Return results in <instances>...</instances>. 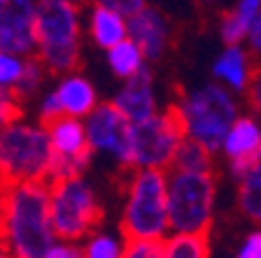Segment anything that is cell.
I'll use <instances>...</instances> for the list:
<instances>
[{
	"mask_svg": "<svg viewBox=\"0 0 261 258\" xmlns=\"http://www.w3.org/2000/svg\"><path fill=\"white\" fill-rule=\"evenodd\" d=\"M59 235L51 223L49 182H23L3 186L0 247L14 258H42Z\"/></svg>",
	"mask_w": 261,
	"mask_h": 258,
	"instance_id": "obj_1",
	"label": "cell"
},
{
	"mask_svg": "<svg viewBox=\"0 0 261 258\" xmlns=\"http://www.w3.org/2000/svg\"><path fill=\"white\" fill-rule=\"evenodd\" d=\"M119 228L128 240H166L170 235L168 170L136 167L124 177Z\"/></svg>",
	"mask_w": 261,
	"mask_h": 258,
	"instance_id": "obj_2",
	"label": "cell"
},
{
	"mask_svg": "<svg viewBox=\"0 0 261 258\" xmlns=\"http://www.w3.org/2000/svg\"><path fill=\"white\" fill-rule=\"evenodd\" d=\"M189 140L203 145L212 154L222 151L228 128L240 117V105L233 91L217 81H207L179 93L170 105Z\"/></svg>",
	"mask_w": 261,
	"mask_h": 258,
	"instance_id": "obj_3",
	"label": "cell"
},
{
	"mask_svg": "<svg viewBox=\"0 0 261 258\" xmlns=\"http://www.w3.org/2000/svg\"><path fill=\"white\" fill-rule=\"evenodd\" d=\"M84 38V7L68 0H40L35 56L51 75L63 77L80 70Z\"/></svg>",
	"mask_w": 261,
	"mask_h": 258,
	"instance_id": "obj_4",
	"label": "cell"
},
{
	"mask_svg": "<svg viewBox=\"0 0 261 258\" xmlns=\"http://www.w3.org/2000/svg\"><path fill=\"white\" fill-rule=\"evenodd\" d=\"M54 149L47 126L38 119H19L0 130V184L49 182Z\"/></svg>",
	"mask_w": 261,
	"mask_h": 258,
	"instance_id": "obj_5",
	"label": "cell"
},
{
	"mask_svg": "<svg viewBox=\"0 0 261 258\" xmlns=\"http://www.w3.org/2000/svg\"><path fill=\"white\" fill-rule=\"evenodd\" d=\"M217 205V175L168 170L170 233H210Z\"/></svg>",
	"mask_w": 261,
	"mask_h": 258,
	"instance_id": "obj_6",
	"label": "cell"
},
{
	"mask_svg": "<svg viewBox=\"0 0 261 258\" xmlns=\"http://www.w3.org/2000/svg\"><path fill=\"white\" fill-rule=\"evenodd\" d=\"M51 223L63 242H82L89 233L103 226L105 210L98 191L87 177H72L49 184Z\"/></svg>",
	"mask_w": 261,
	"mask_h": 258,
	"instance_id": "obj_7",
	"label": "cell"
},
{
	"mask_svg": "<svg viewBox=\"0 0 261 258\" xmlns=\"http://www.w3.org/2000/svg\"><path fill=\"white\" fill-rule=\"evenodd\" d=\"M187 140L179 119L173 109H161L142 124L130 128V170H170L179 145Z\"/></svg>",
	"mask_w": 261,
	"mask_h": 258,
	"instance_id": "obj_8",
	"label": "cell"
},
{
	"mask_svg": "<svg viewBox=\"0 0 261 258\" xmlns=\"http://www.w3.org/2000/svg\"><path fill=\"white\" fill-rule=\"evenodd\" d=\"M87 137L93 156L112 158L124 172L130 170V124L128 119L110 102H100L87 119Z\"/></svg>",
	"mask_w": 261,
	"mask_h": 258,
	"instance_id": "obj_9",
	"label": "cell"
},
{
	"mask_svg": "<svg viewBox=\"0 0 261 258\" xmlns=\"http://www.w3.org/2000/svg\"><path fill=\"white\" fill-rule=\"evenodd\" d=\"M40 0H0V49L19 56L38 51Z\"/></svg>",
	"mask_w": 261,
	"mask_h": 258,
	"instance_id": "obj_10",
	"label": "cell"
},
{
	"mask_svg": "<svg viewBox=\"0 0 261 258\" xmlns=\"http://www.w3.org/2000/svg\"><path fill=\"white\" fill-rule=\"evenodd\" d=\"M224 158L228 161V175L240 179L254 163L261 161V121L250 114H240L228 128L222 142Z\"/></svg>",
	"mask_w": 261,
	"mask_h": 258,
	"instance_id": "obj_11",
	"label": "cell"
},
{
	"mask_svg": "<svg viewBox=\"0 0 261 258\" xmlns=\"http://www.w3.org/2000/svg\"><path fill=\"white\" fill-rule=\"evenodd\" d=\"M128 38L142 49L147 63H159L173 42V26L161 10L147 5L128 16Z\"/></svg>",
	"mask_w": 261,
	"mask_h": 258,
	"instance_id": "obj_12",
	"label": "cell"
},
{
	"mask_svg": "<svg viewBox=\"0 0 261 258\" xmlns=\"http://www.w3.org/2000/svg\"><path fill=\"white\" fill-rule=\"evenodd\" d=\"M112 105L128 119L130 124H142L147 119H152L159 107V91H156V77L154 70L147 65L142 72L136 77L121 81L117 93L112 98Z\"/></svg>",
	"mask_w": 261,
	"mask_h": 258,
	"instance_id": "obj_13",
	"label": "cell"
},
{
	"mask_svg": "<svg viewBox=\"0 0 261 258\" xmlns=\"http://www.w3.org/2000/svg\"><path fill=\"white\" fill-rule=\"evenodd\" d=\"M51 91H54L56 100H59V107L63 117L87 119L100 105L96 84L82 70L59 77L56 84L51 86Z\"/></svg>",
	"mask_w": 261,
	"mask_h": 258,
	"instance_id": "obj_14",
	"label": "cell"
},
{
	"mask_svg": "<svg viewBox=\"0 0 261 258\" xmlns=\"http://www.w3.org/2000/svg\"><path fill=\"white\" fill-rule=\"evenodd\" d=\"M84 31L93 47L100 51H110L112 47L128 40V16L105 5L91 3L84 10Z\"/></svg>",
	"mask_w": 261,
	"mask_h": 258,
	"instance_id": "obj_15",
	"label": "cell"
},
{
	"mask_svg": "<svg viewBox=\"0 0 261 258\" xmlns=\"http://www.w3.org/2000/svg\"><path fill=\"white\" fill-rule=\"evenodd\" d=\"M210 75L212 81L226 86L228 91L245 93L250 79L254 75V68H252V59H250V49H245L243 44H233V47H224L215 61L210 65Z\"/></svg>",
	"mask_w": 261,
	"mask_h": 258,
	"instance_id": "obj_16",
	"label": "cell"
},
{
	"mask_svg": "<svg viewBox=\"0 0 261 258\" xmlns=\"http://www.w3.org/2000/svg\"><path fill=\"white\" fill-rule=\"evenodd\" d=\"M47 135L51 142L56 158H84L93 156L87 137V126L84 119L59 117L51 124H47Z\"/></svg>",
	"mask_w": 261,
	"mask_h": 258,
	"instance_id": "obj_17",
	"label": "cell"
},
{
	"mask_svg": "<svg viewBox=\"0 0 261 258\" xmlns=\"http://www.w3.org/2000/svg\"><path fill=\"white\" fill-rule=\"evenodd\" d=\"M80 244L84 258H124L128 237L121 233V228L98 226Z\"/></svg>",
	"mask_w": 261,
	"mask_h": 258,
	"instance_id": "obj_18",
	"label": "cell"
},
{
	"mask_svg": "<svg viewBox=\"0 0 261 258\" xmlns=\"http://www.w3.org/2000/svg\"><path fill=\"white\" fill-rule=\"evenodd\" d=\"M236 205L252 223H261V161L236 179Z\"/></svg>",
	"mask_w": 261,
	"mask_h": 258,
	"instance_id": "obj_19",
	"label": "cell"
},
{
	"mask_svg": "<svg viewBox=\"0 0 261 258\" xmlns=\"http://www.w3.org/2000/svg\"><path fill=\"white\" fill-rule=\"evenodd\" d=\"M105 63H108L110 72L119 81L136 77L138 72H142L149 65L145 54H142V49L130 38L124 40L121 44H117V47H112L110 51H105Z\"/></svg>",
	"mask_w": 261,
	"mask_h": 258,
	"instance_id": "obj_20",
	"label": "cell"
},
{
	"mask_svg": "<svg viewBox=\"0 0 261 258\" xmlns=\"http://www.w3.org/2000/svg\"><path fill=\"white\" fill-rule=\"evenodd\" d=\"M161 247L163 258H212L207 233H170Z\"/></svg>",
	"mask_w": 261,
	"mask_h": 258,
	"instance_id": "obj_21",
	"label": "cell"
},
{
	"mask_svg": "<svg viewBox=\"0 0 261 258\" xmlns=\"http://www.w3.org/2000/svg\"><path fill=\"white\" fill-rule=\"evenodd\" d=\"M170 170H187V172H207L215 170V154L205 149L203 145L187 137L177 149V156L173 161Z\"/></svg>",
	"mask_w": 261,
	"mask_h": 258,
	"instance_id": "obj_22",
	"label": "cell"
},
{
	"mask_svg": "<svg viewBox=\"0 0 261 258\" xmlns=\"http://www.w3.org/2000/svg\"><path fill=\"white\" fill-rule=\"evenodd\" d=\"M49 75H51L49 68L38 59V56H28L26 59V70H23L21 81H19V86H16V91H14L16 96L23 100V105L42 96Z\"/></svg>",
	"mask_w": 261,
	"mask_h": 258,
	"instance_id": "obj_23",
	"label": "cell"
},
{
	"mask_svg": "<svg viewBox=\"0 0 261 258\" xmlns=\"http://www.w3.org/2000/svg\"><path fill=\"white\" fill-rule=\"evenodd\" d=\"M23 70H26V56H19V54H12V51H3L0 49V89L16 91Z\"/></svg>",
	"mask_w": 261,
	"mask_h": 258,
	"instance_id": "obj_24",
	"label": "cell"
},
{
	"mask_svg": "<svg viewBox=\"0 0 261 258\" xmlns=\"http://www.w3.org/2000/svg\"><path fill=\"white\" fill-rule=\"evenodd\" d=\"M250 33V23L243 21L236 12L228 10L219 21V38H222L224 47H233V44H243Z\"/></svg>",
	"mask_w": 261,
	"mask_h": 258,
	"instance_id": "obj_25",
	"label": "cell"
},
{
	"mask_svg": "<svg viewBox=\"0 0 261 258\" xmlns=\"http://www.w3.org/2000/svg\"><path fill=\"white\" fill-rule=\"evenodd\" d=\"M23 119V100L14 91L0 89V130Z\"/></svg>",
	"mask_w": 261,
	"mask_h": 258,
	"instance_id": "obj_26",
	"label": "cell"
},
{
	"mask_svg": "<svg viewBox=\"0 0 261 258\" xmlns=\"http://www.w3.org/2000/svg\"><path fill=\"white\" fill-rule=\"evenodd\" d=\"M124 258H163V247L156 240H128Z\"/></svg>",
	"mask_w": 261,
	"mask_h": 258,
	"instance_id": "obj_27",
	"label": "cell"
},
{
	"mask_svg": "<svg viewBox=\"0 0 261 258\" xmlns=\"http://www.w3.org/2000/svg\"><path fill=\"white\" fill-rule=\"evenodd\" d=\"M35 117H38V121L40 124H51L54 119H59V117H63L61 114V107H59V100H56V96H54V91L49 89V91H44L42 96L38 98V107H35Z\"/></svg>",
	"mask_w": 261,
	"mask_h": 258,
	"instance_id": "obj_28",
	"label": "cell"
},
{
	"mask_svg": "<svg viewBox=\"0 0 261 258\" xmlns=\"http://www.w3.org/2000/svg\"><path fill=\"white\" fill-rule=\"evenodd\" d=\"M236 258H261V228H254L240 240Z\"/></svg>",
	"mask_w": 261,
	"mask_h": 258,
	"instance_id": "obj_29",
	"label": "cell"
},
{
	"mask_svg": "<svg viewBox=\"0 0 261 258\" xmlns=\"http://www.w3.org/2000/svg\"><path fill=\"white\" fill-rule=\"evenodd\" d=\"M245 100H247V107L252 109V114L261 119V68L254 70V75H252L250 86L245 91Z\"/></svg>",
	"mask_w": 261,
	"mask_h": 258,
	"instance_id": "obj_30",
	"label": "cell"
},
{
	"mask_svg": "<svg viewBox=\"0 0 261 258\" xmlns=\"http://www.w3.org/2000/svg\"><path fill=\"white\" fill-rule=\"evenodd\" d=\"M42 258H84V253H82L80 242H63V240H59L56 244H51L47 249V253Z\"/></svg>",
	"mask_w": 261,
	"mask_h": 258,
	"instance_id": "obj_31",
	"label": "cell"
},
{
	"mask_svg": "<svg viewBox=\"0 0 261 258\" xmlns=\"http://www.w3.org/2000/svg\"><path fill=\"white\" fill-rule=\"evenodd\" d=\"M93 3L121 12L124 16H133L136 12H140L142 7H147V0H93Z\"/></svg>",
	"mask_w": 261,
	"mask_h": 258,
	"instance_id": "obj_32",
	"label": "cell"
},
{
	"mask_svg": "<svg viewBox=\"0 0 261 258\" xmlns=\"http://www.w3.org/2000/svg\"><path fill=\"white\" fill-rule=\"evenodd\" d=\"M231 12H236L243 21H247L252 26L254 16L261 12V0H236V5L231 7Z\"/></svg>",
	"mask_w": 261,
	"mask_h": 258,
	"instance_id": "obj_33",
	"label": "cell"
},
{
	"mask_svg": "<svg viewBox=\"0 0 261 258\" xmlns=\"http://www.w3.org/2000/svg\"><path fill=\"white\" fill-rule=\"evenodd\" d=\"M250 54H254L256 59H261V12L254 16V21L250 26V33H247V40H245Z\"/></svg>",
	"mask_w": 261,
	"mask_h": 258,
	"instance_id": "obj_34",
	"label": "cell"
},
{
	"mask_svg": "<svg viewBox=\"0 0 261 258\" xmlns=\"http://www.w3.org/2000/svg\"><path fill=\"white\" fill-rule=\"evenodd\" d=\"M68 3H72V5H80V7H87V5H91L93 0H68Z\"/></svg>",
	"mask_w": 261,
	"mask_h": 258,
	"instance_id": "obj_35",
	"label": "cell"
},
{
	"mask_svg": "<svg viewBox=\"0 0 261 258\" xmlns=\"http://www.w3.org/2000/svg\"><path fill=\"white\" fill-rule=\"evenodd\" d=\"M196 3H198V5H207V7H210V5H217L219 0H196Z\"/></svg>",
	"mask_w": 261,
	"mask_h": 258,
	"instance_id": "obj_36",
	"label": "cell"
},
{
	"mask_svg": "<svg viewBox=\"0 0 261 258\" xmlns=\"http://www.w3.org/2000/svg\"><path fill=\"white\" fill-rule=\"evenodd\" d=\"M0 258H14V256H12V253L7 251L5 247H0Z\"/></svg>",
	"mask_w": 261,
	"mask_h": 258,
	"instance_id": "obj_37",
	"label": "cell"
},
{
	"mask_svg": "<svg viewBox=\"0 0 261 258\" xmlns=\"http://www.w3.org/2000/svg\"><path fill=\"white\" fill-rule=\"evenodd\" d=\"M0 214H3V184H0Z\"/></svg>",
	"mask_w": 261,
	"mask_h": 258,
	"instance_id": "obj_38",
	"label": "cell"
}]
</instances>
